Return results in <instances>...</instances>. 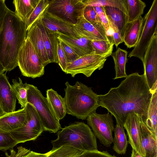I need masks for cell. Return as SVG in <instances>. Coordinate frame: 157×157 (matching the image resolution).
Wrapping results in <instances>:
<instances>
[{"label":"cell","mask_w":157,"mask_h":157,"mask_svg":"<svg viewBox=\"0 0 157 157\" xmlns=\"http://www.w3.org/2000/svg\"><path fill=\"white\" fill-rule=\"evenodd\" d=\"M152 93L144 74L136 72L127 75L118 86L111 88L105 94L98 95V101L100 106L114 116L116 123L123 126L127 116L132 112L145 122Z\"/></svg>","instance_id":"1"},{"label":"cell","mask_w":157,"mask_h":157,"mask_svg":"<svg viewBox=\"0 0 157 157\" xmlns=\"http://www.w3.org/2000/svg\"><path fill=\"white\" fill-rule=\"evenodd\" d=\"M27 33L25 23L9 9L0 31V62L5 71L18 66V54Z\"/></svg>","instance_id":"2"},{"label":"cell","mask_w":157,"mask_h":157,"mask_svg":"<svg viewBox=\"0 0 157 157\" xmlns=\"http://www.w3.org/2000/svg\"><path fill=\"white\" fill-rule=\"evenodd\" d=\"M65 85L63 98L67 113L78 119L85 120L100 106L98 95L91 87L78 81L73 86L68 82Z\"/></svg>","instance_id":"3"},{"label":"cell","mask_w":157,"mask_h":157,"mask_svg":"<svg viewBox=\"0 0 157 157\" xmlns=\"http://www.w3.org/2000/svg\"><path fill=\"white\" fill-rule=\"evenodd\" d=\"M57 138L51 141L52 152L63 146H69L83 152L97 150L96 137L88 125L77 122L59 131Z\"/></svg>","instance_id":"4"},{"label":"cell","mask_w":157,"mask_h":157,"mask_svg":"<svg viewBox=\"0 0 157 157\" xmlns=\"http://www.w3.org/2000/svg\"><path fill=\"white\" fill-rule=\"evenodd\" d=\"M27 102L35 108L44 131L56 133L61 129L59 120L54 113L48 99L37 87L29 85Z\"/></svg>","instance_id":"5"},{"label":"cell","mask_w":157,"mask_h":157,"mask_svg":"<svg viewBox=\"0 0 157 157\" xmlns=\"http://www.w3.org/2000/svg\"><path fill=\"white\" fill-rule=\"evenodd\" d=\"M17 64L22 74L34 78L44 74V65L29 37L21 46L17 57Z\"/></svg>","instance_id":"6"},{"label":"cell","mask_w":157,"mask_h":157,"mask_svg":"<svg viewBox=\"0 0 157 157\" xmlns=\"http://www.w3.org/2000/svg\"><path fill=\"white\" fill-rule=\"evenodd\" d=\"M86 6L83 0H50L46 12L63 21L74 25L83 16Z\"/></svg>","instance_id":"7"},{"label":"cell","mask_w":157,"mask_h":157,"mask_svg":"<svg viewBox=\"0 0 157 157\" xmlns=\"http://www.w3.org/2000/svg\"><path fill=\"white\" fill-rule=\"evenodd\" d=\"M143 25L138 41L128 57L138 58L143 62L145 51L153 36L157 33V0H154L144 18Z\"/></svg>","instance_id":"8"},{"label":"cell","mask_w":157,"mask_h":157,"mask_svg":"<svg viewBox=\"0 0 157 157\" xmlns=\"http://www.w3.org/2000/svg\"><path fill=\"white\" fill-rule=\"evenodd\" d=\"M26 124L22 127L10 132L17 144L34 140L44 131L35 107L27 103L26 106Z\"/></svg>","instance_id":"9"},{"label":"cell","mask_w":157,"mask_h":157,"mask_svg":"<svg viewBox=\"0 0 157 157\" xmlns=\"http://www.w3.org/2000/svg\"><path fill=\"white\" fill-rule=\"evenodd\" d=\"M87 124L94 134L104 146L109 147L113 143V132L114 126L112 117L108 112L99 114L94 111L87 118Z\"/></svg>","instance_id":"10"},{"label":"cell","mask_w":157,"mask_h":157,"mask_svg":"<svg viewBox=\"0 0 157 157\" xmlns=\"http://www.w3.org/2000/svg\"><path fill=\"white\" fill-rule=\"evenodd\" d=\"M109 56L94 53L83 56L72 63H67L64 72L70 74L73 77L79 73L89 77L96 70H100L103 68Z\"/></svg>","instance_id":"11"},{"label":"cell","mask_w":157,"mask_h":157,"mask_svg":"<svg viewBox=\"0 0 157 157\" xmlns=\"http://www.w3.org/2000/svg\"><path fill=\"white\" fill-rule=\"evenodd\" d=\"M144 75L152 93L157 90V33L153 36L144 56Z\"/></svg>","instance_id":"12"},{"label":"cell","mask_w":157,"mask_h":157,"mask_svg":"<svg viewBox=\"0 0 157 157\" xmlns=\"http://www.w3.org/2000/svg\"><path fill=\"white\" fill-rule=\"evenodd\" d=\"M73 28L77 35L91 41L109 40L105 29L101 21L92 24L87 21L82 16Z\"/></svg>","instance_id":"13"},{"label":"cell","mask_w":157,"mask_h":157,"mask_svg":"<svg viewBox=\"0 0 157 157\" xmlns=\"http://www.w3.org/2000/svg\"><path fill=\"white\" fill-rule=\"evenodd\" d=\"M142 117L134 112L129 113L123 124L132 149L142 155L140 138V123Z\"/></svg>","instance_id":"14"},{"label":"cell","mask_w":157,"mask_h":157,"mask_svg":"<svg viewBox=\"0 0 157 157\" xmlns=\"http://www.w3.org/2000/svg\"><path fill=\"white\" fill-rule=\"evenodd\" d=\"M44 26L50 32L60 33L72 37L79 36L73 28V25L45 12L41 17Z\"/></svg>","instance_id":"15"},{"label":"cell","mask_w":157,"mask_h":157,"mask_svg":"<svg viewBox=\"0 0 157 157\" xmlns=\"http://www.w3.org/2000/svg\"><path fill=\"white\" fill-rule=\"evenodd\" d=\"M16 100L6 74H0V105L6 113L15 111Z\"/></svg>","instance_id":"16"},{"label":"cell","mask_w":157,"mask_h":157,"mask_svg":"<svg viewBox=\"0 0 157 157\" xmlns=\"http://www.w3.org/2000/svg\"><path fill=\"white\" fill-rule=\"evenodd\" d=\"M140 138L142 155L144 157H157V135L147 128L142 118L140 123Z\"/></svg>","instance_id":"17"},{"label":"cell","mask_w":157,"mask_h":157,"mask_svg":"<svg viewBox=\"0 0 157 157\" xmlns=\"http://www.w3.org/2000/svg\"><path fill=\"white\" fill-rule=\"evenodd\" d=\"M57 33L58 39L70 47L79 57L94 53L91 41L83 37H72Z\"/></svg>","instance_id":"18"},{"label":"cell","mask_w":157,"mask_h":157,"mask_svg":"<svg viewBox=\"0 0 157 157\" xmlns=\"http://www.w3.org/2000/svg\"><path fill=\"white\" fill-rule=\"evenodd\" d=\"M41 17L37 21L42 33L48 56L51 63H58L57 51L59 43L58 34L57 33H51L47 29L41 21Z\"/></svg>","instance_id":"19"},{"label":"cell","mask_w":157,"mask_h":157,"mask_svg":"<svg viewBox=\"0 0 157 157\" xmlns=\"http://www.w3.org/2000/svg\"><path fill=\"white\" fill-rule=\"evenodd\" d=\"M27 121L26 107L0 117V129L10 132L23 126Z\"/></svg>","instance_id":"20"},{"label":"cell","mask_w":157,"mask_h":157,"mask_svg":"<svg viewBox=\"0 0 157 157\" xmlns=\"http://www.w3.org/2000/svg\"><path fill=\"white\" fill-rule=\"evenodd\" d=\"M37 20L28 30L27 37L31 41L39 58L45 66L51 62L45 50L42 33Z\"/></svg>","instance_id":"21"},{"label":"cell","mask_w":157,"mask_h":157,"mask_svg":"<svg viewBox=\"0 0 157 157\" xmlns=\"http://www.w3.org/2000/svg\"><path fill=\"white\" fill-rule=\"evenodd\" d=\"M144 21L141 16L135 20L127 22L123 36V41L127 48L134 47L139 40Z\"/></svg>","instance_id":"22"},{"label":"cell","mask_w":157,"mask_h":157,"mask_svg":"<svg viewBox=\"0 0 157 157\" xmlns=\"http://www.w3.org/2000/svg\"><path fill=\"white\" fill-rule=\"evenodd\" d=\"M103 7L109 21L117 27L123 38L127 23V14L117 8L108 6Z\"/></svg>","instance_id":"23"},{"label":"cell","mask_w":157,"mask_h":157,"mask_svg":"<svg viewBox=\"0 0 157 157\" xmlns=\"http://www.w3.org/2000/svg\"><path fill=\"white\" fill-rule=\"evenodd\" d=\"M46 98L54 113L59 120L63 119L67 113L63 98L52 89L46 91Z\"/></svg>","instance_id":"24"},{"label":"cell","mask_w":157,"mask_h":157,"mask_svg":"<svg viewBox=\"0 0 157 157\" xmlns=\"http://www.w3.org/2000/svg\"><path fill=\"white\" fill-rule=\"evenodd\" d=\"M128 52L125 50L118 48L116 51L112 53L115 64L116 76L113 79L126 78L127 75L125 71V65L127 62Z\"/></svg>","instance_id":"25"},{"label":"cell","mask_w":157,"mask_h":157,"mask_svg":"<svg viewBox=\"0 0 157 157\" xmlns=\"http://www.w3.org/2000/svg\"><path fill=\"white\" fill-rule=\"evenodd\" d=\"M39 0H14L13 1L15 9V13L25 22L36 6Z\"/></svg>","instance_id":"26"},{"label":"cell","mask_w":157,"mask_h":157,"mask_svg":"<svg viewBox=\"0 0 157 157\" xmlns=\"http://www.w3.org/2000/svg\"><path fill=\"white\" fill-rule=\"evenodd\" d=\"M114 131L113 148L116 153L119 154H124L128 146V141L125 132L124 128L123 126L116 123Z\"/></svg>","instance_id":"27"},{"label":"cell","mask_w":157,"mask_h":157,"mask_svg":"<svg viewBox=\"0 0 157 157\" xmlns=\"http://www.w3.org/2000/svg\"><path fill=\"white\" fill-rule=\"evenodd\" d=\"M157 90L152 93L147 118L144 122L147 128L157 135Z\"/></svg>","instance_id":"28"},{"label":"cell","mask_w":157,"mask_h":157,"mask_svg":"<svg viewBox=\"0 0 157 157\" xmlns=\"http://www.w3.org/2000/svg\"><path fill=\"white\" fill-rule=\"evenodd\" d=\"M127 22L133 21L141 16L146 6L141 0H126Z\"/></svg>","instance_id":"29"},{"label":"cell","mask_w":157,"mask_h":157,"mask_svg":"<svg viewBox=\"0 0 157 157\" xmlns=\"http://www.w3.org/2000/svg\"><path fill=\"white\" fill-rule=\"evenodd\" d=\"M19 82L13 79L11 85L18 103L21 108L26 107L27 102V95L29 84L23 83L21 78H19Z\"/></svg>","instance_id":"30"},{"label":"cell","mask_w":157,"mask_h":157,"mask_svg":"<svg viewBox=\"0 0 157 157\" xmlns=\"http://www.w3.org/2000/svg\"><path fill=\"white\" fill-rule=\"evenodd\" d=\"M83 2L86 6L113 7L127 13L126 0H83Z\"/></svg>","instance_id":"31"},{"label":"cell","mask_w":157,"mask_h":157,"mask_svg":"<svg viewBox=\"0 0 157 157\" xmlns=\"http://www.w3.org/2000/svg\"><path fill=\"white\" fill-rule=\"evenodd\" d=\"M50 1L39 0L36 6L25 22L27 31L46 12L49 5Z\"/></svg>","instance_id":"32"},{"label":"cell","mask_w":157,"mask_h":157,"mask_svg":"<svg viewBox=\"0 0 157 157\" xmlns=\"http://www.w3.org/2000/svg\"><path fill=\"white\" fill-rule=\"evenodd\" d=\"M91 44L96 54L109 56L112 53L114 44L109 40H93Z\"/></svg>","instance_id":"33"},{"label":"cell","mask_w":157,"mask_h":157,"mask_svg":"<svg viewBox=\"0 0 157 157\" xmlns=\"http://www.w3.org/2000/svg\"><path fill=\"white\" fill-rule=\"evenodd\" d=\"M83 151L69 146H63L53 151L48 152L46 157H77Z\"/></svg>","instance_id":"34"},{"label":"cell","mask_w":157,"mask_h":157,"mask_svg":"<svg viewBox=\"0 0 157 157\" xmlns=\"http://www.w3.org/2000/svg\"><path fill=\"white\" fill-rule=\"evenodd\" d=\"M17 144L10 132L0 129V151L11 150Z\"/></svg>","instance_id":"35"},{"label":"cell","mask_w":157,"mask_h":157,"mask_svg":"<svg viewBox=\"0 0 157 157\" xmlns=\"http://www.w3.org/2000/svg\"><path fill=\"white\" fill-rule=\"evenodd\" d=\"M83 16L87 21L92 24L101 21L93 6H86L84 11Z\"/></svg>","instance_id":"36"},{"label":"cell","mask_w":157,"mask_h":157,"mask_svg":"<svg viewBox=\"0 0 157 157\" xmlns=\"http://www.w3.org/2000/svg\"><path fill=\"white\" fill-rule=\"evenodd\" d=\"M58 40L64 52L68 63H72L80 57L66 44L59 39Z\"/></svg>","instance_id":"37"},{"label":"cell","mask_w":157,"mask_h":157,"mask_svg":"<svg viewBox=\"0 0 157 157\" xmlns=\"http://www.w3.org/2000/svg\"><path fill=\"white\" fill-rule=\"evenodd\" d=\"M109 22L112 30V41L117 48L118 45L123 42V38L117 27L113 23Z\"/></svg>","instance_id":"38"},{"label":"cell","mask_w":157,"mask_h":157,"mask_svg":"<svg viewBox=\"0 0 157 157\" xmlns=\"http://www.w3.org/2000/svg\"><path fill=\"white\" fill-rule=\"evenodd\" d=\"M77 157H116L110 154L107 151H99L98 150L83 152Z\"/></svg>","instance_id":"39"},{"label":"cell","mask_w":157,"mask_h":157,"mask_svg":"<svg viewBox=\"0 0 157 157\" xmlns=\"http://www.w3.org/2000/svg\"><path fill=\"white\" fill-rule=\"evenodd\" d=\"M57 53L58 63L62 70L64 72L68 62L64 52L59 42L58 45Z\"/></svg>","instance_id":"40"},{"label":"cell","mask_w":157,"mask_h":157,"mask_svg":"<svg viewBox=\"0 0 157 157\" xmlns=\"http://www.w3.org/2000/svg\"><path fill=\"white\" fill-rule=\"evenodd\" d=\"M9 9L5 3L4 0H0V31L3 26L6 14Z\"/></svg>","instance_id":"41"},{"label":"cell","mask_w":157,"mask_h":157,"mask_svg":"<svg viewBox=\"0 0 157 157\" xmlns=\"http://www.w3.org/2000/svg\"><path fill=\"white\" fill-rule=\"evenodd\" d=\"M17 149V151L13 157H21L30 151V150L27 149L21 146L18 147Z\"/></svg>","instance_id":"42"},{"label":"cell","mask_w":157,"mask_h":157,"mask_svg":"<svg viewBox=\"0 0 157 157\" xmlns=\"http://www.w3.org/2000/svg\"><path fill=\"white\" fill-rule=\"evenodd\" d=\"M48 154V152L44 154H41L30 151L29 152L22 156L21 157H46Z\"/></svg>","instance_id":"43"},{"label":"cell","mask_w":157,"mask_h":157,"mask_svg":"<svg viewBox=\"0 0 157 157\" xmlns=\"http://www.w3.org/2000/svg\"><path fill=\"white\" fill-rule=\"evenodd\" d=\"M98 16L104 13L103 6H93Z\"/></svg>","instance_id":"44"},{"label":"cell","mask_w":157,"mask_h":157,"mask_svg":"<svg viewBox=\"0 0 157 157\" xmlns=\"http://www.w3.org/2000/svg\"><path fill=\"white\" fill-rule=\"evenodd\" d=\"M131 157H144L132 148Z\"/></svg>","instance_id":"45"},{"label":"cell","mask_w":157,"mask_h":157,"mask_svg":"<svg viewBox=\"0 0 157 157\" xmlns=\"http://www.w3.org/2000/svg\"><path fill=\"white\" fill-rule=\"evenodd\" d=\"M16 151L13 149L10 150V154L7 152H5V155L6 157H13L14 155L16 153Z\"/></svg>","instance_id":"46"},{"label":"cell","mask_w":157,"mask_h":157,"mask_svg":"<svg viewBox=\"0 0 157 157\" xmlns=\"http://www.w3.org/2000/svg\"><path fill=\"white\" fill-rule=\"evenodd\" d=\"M6 113L4 112L0 105V117L5 114Z\"/></svg>","instance_id":"47"},{"label":"cell","mask_w":157,"mask_h":157,"mask_svg":"<svg viewBox=\"0 0 157 157\" xmlns=\"http://www.w3.org/2000/svg\"></svg>","instance_id":"48"}]
</instances>
